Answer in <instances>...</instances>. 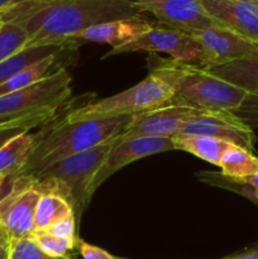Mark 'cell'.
I'll return each mask as SVG.
<instances>
[{
	"label": "cell",
	"instance_id": "6da1fadb",
	"mask_svg": "<svg viewBox=\"0 0 258 259\" xmlns=\"http://www.w3.org/2000/svg\"><path fill=\"white\" fill-rule=\"evenodd\" d=\"M142 15L132 0H28L2 13L4 22L22 25L29 35L25 47L63 45L77 47L71 38L101 23Z\"/></svg>",
	"mask_w": 258,
	"mask_h": 259
},
{
	"label": "cell",
	"instance_id": "7a4b0ae2",
	"mask_svg": "<svg viewBox=\"0 0 258 259\" xmlns=\"http://www.w3.org/2000/svg\"><path fill=\"white\" fill-rule=\"evenodd\" d=\"M138 115H116L101 119L67 121L48 125L29 162L19 175L33 176L50 164L72 154L88 151L120 136Z\"/></svg>",
	"mask_w": 258,
	"mask_h": 259
},
{
	"label": "cell",
	"instance_id": "3957f363",
	"mask_svg": "<svg viewBox=\"0 0 258 259\" xmlns=\"http://www.w3.org/2000/svg\"><path fill=\"white\" fill-rule=\"evenodd\" d=\"M174 88L171 105L187 106L204 113L235 111L248 94L242 89L211 75L204 68L186 66L169 60L154 66Z\"/></svg>",
	"mask_w": 258,
	"mask_h": 259
},
{
	"label": "cell",
	"instance_id": "277c9868",
	"mask_svg": "<svg viewBox=\"0 0 258 259\" xmlns=\"http://www.w3.org/2000/svg\"><path fill=\"white\" fill-rule=\"evenodd\" d=\"M118 137L111 138L94 148L61 159L33 175L45 191H56L62 195L73 207L76 218L90 202L91 184L96 172L111 151Z\"/></svg>",
	"mask_w": 258,
	"mask_h": 259
},
{
	"label": "cell",
	"instance_id": "5b68a950",
	"mask_svg": "<svg viewBox=\"0 0 258 259\" xmlns=\"http://www.w3.org/2000/svg\"><path fill=\"white\" fill-rule=\"evenodd\" d=\"M174 88L163 73L152 67L144 80L128 90L99 100H91L72 109L63 119L67 121L101 119L116 115H139L171 105Z\"/></svg>",
	"mask_w": 258,
	"mask_h": 259
},
{
	"label": "cell",
	"instance_id": "8992f818",
	"mask_svg": "<svg viewBox=\"0 0 258 259\" xmlns=\"http://www.w3.org/2000/svg\"><path fill=\"white\" fill-rule=\"evenodd\" d=\"M71 75L60 67L43 80L0 96V121L24 120L38 126L56 115L71 96Z\"/></svg>",
	"mask_w": 258,
	"mask_h": 259
},
{
	"label": "cell",
	"instance_id": "52a82bcc",
	"mask_svg": "<svg viewBox=\"0 0 258 259\" xmlns=\"http://www.w3.org/2000/svg\"><path fill=\"white\" fill-rule=\"evenodd\" d=\"M132 52L166 53L172 61L182 65L200 68L212 66L211 58L192 35L163 25H153L148 32L139 35L132 42L109 51L103 58Z\"/></svg>",
	"mask_w": 258,
	"mask_h": 259
},
{
	"label": "cell",
	"instance_id": "ba28073f",
	"mask_svg": "<svg viewBox=\"0 0 258 259\" xmlns=\"http://www.w3.org/2000/svg\"><path fill=\"white\" fill-rule=\"evenodd\" d=\"M43 192L45 190L34 177L18 175L14 189L0 206V224L7 230L9 239L33 234L35 209Z\"/></svg>",
	"mask_w": 258,
	"mask_h": 259
},
{
	"label": "cell",
	"instance_id": "9c48e42d",
	"mask_svg": "<svg viewBox=\"0 0 258 259\" xmlns=\"http://www.w3.org/2000/svg\"><path fill=\"white\" fill-rule=\"evenodd\" d=\"M142 13L148 12L161 25L194 34L215 25L200 0H132Z\"/></svg>",
	"mask_w": 258,
	"mask_h": 259
},
{
	"label": "cell",
	"instance_id": "30bf717a",
	"mask_svg": "<svg viewBox=\"0 0 258 259\" xmlns=\"http://www.w3.org/2000/svg\"><path fill=\"white\" fill-rule=\"evenodd\" d=\"M180 133L211 137L242 147L249 152L254 151L257 139L253 129L232 111L200 113L199 115L190 119Z\"/></svg>",
	"mask_w": 258,
	"mask_h": 259
},
{
	"label": "cell",
	"instance_id": "8fae6325",
	"mask_svg": "<svg viewBox=\"0 0 258 259\" xmlns=\"http://www.w3.org/2000/svg\"><path fill=\"white\" fill-rule=\"evenodd\" d=\"M204 111L187 106L168 105L148 113L139 114L133 123L119 136L120 141L133 138H172L182 131L185 124Z\"/></svg>",
	"mask_w": 258,
	"mask_h": 259
},
{
	"label": "cell",
	"instance_id": "7c38bea8",
	"mask_svg": "<svg viewBox=\"0 0 258 259\" xmlns=\"http://www.w3.org/2000/svg\"><path fill=\"white\" fill-rule=\"evenodd\" d=\"M168 151H175L171 138L144 137V138L120 141L118 136V142L109 152L106 158L104 159L103 164L94 177L90 189L91 194H94L99 189V186H101L103 182L106 181L111 175L125 167L126 164L133 163L137 159L144 158V157L152 156V154L163 153V152Z\"/></svg>",
	"mask_w": 258,
	"mask_h": 259
},
{
	"label": "cell",
	"instance_id": "4fadbf2b",
	"mask_svg": "<svg viewBox=\"0 0 258 259\" xmlns=\"http://www.w3.org/2000/svg\"><path fill=\"white\" fill-rule=\"evenodd\" d=\"M217 24L258 45V5L244 0H200Z\"/></svg>",
	"mask_w": 258,
	"mask_h": 259
},
{
	"label": "cell",
	"instance_id": "5bb4252c",
	"mask_svg": "<svg viewBox=\"0 0 258 259\" xmlns=\"http://www.w3.org/2000/svg\"><path fill=\"white\" fill-rule=\"evenodd\" d=\"M190 35L206 51L211 58L212 66L230 62L258 51L257 43L219 24L211 25Z\"/></svg>",
	"mask_w": 258,
	"mask_h": 259
},
{
	"label": "cell",
	"instance_id": "9a60e30c",
	"mask_svg": "<svg viewBox=\"0 0 258 259\" xmlns=\"http://www.w3.org/2000/svg\"><path fill=\"white\" fill-rule=\"evenodd\" d=\"M152 27L153 24L151 22L144 19L142 15H138V17L118 19L94 25V27L81 30L80 33L73 35L71 38V42L76 43V45H80V42L110 45L113 50H115V48L132 42L139 35L144 34Z\"/></svg>",
	"mask_w": 258,
	"mask_h": 259
},
{
	"label": "cell",
	"instance_id": "2e32d148",
	"mask_svg": "<svg viewBox=\"0 0 258 259\" xmlns=\"http://www.w3.org/2000/svg\"><path fill=\"white\" fill-rule=\"evenodd\" d=\"M47 129L43 128L37 133L23 132L9 139L0 148V175L4 177L18 176L29 162Z\"/></svg>",
	"mask_w": 258,
	"mask_h": 259
},
{
	"label": "cell",
	"instance_id": "e0dca14e",
	"mask_svg": "<svg viewBox=\"0 0 258 259\" xmlns=\"http://www.w3.org/2000/svg\"><path fill=\"white\" fill-rule=\"evenodd\" d=\"M211 75L258 98V51L238 60L204 68Z\"/></svg>",
	"mask_w": 258,
	"mask_h": 259
},
{
	"label": "cell",
	"instance_id": "ac0fdd59",
	"mask_svg": "<svg viewBox=\"0 0 258 259\" xmlns=\"http://www.w3.org/2000/svg\"><path fill=\"white\" fill-rule=\"evenodd\" d=\"M171 139L175 151H185L218 167L220 166L223 154L230 146L228 142L205 136H190V134L179 133Z\"/></svg>",
	"mask_w": 258,
	"mask_h": 259
},
{
	"label": "cell",
	"instance_id": "d6986e66",
	"mask_svg": "<svg viewBox=\"0 0 258 259\" xmlns=\"http://www.w3.org/2000/svg\"><path fill=\"white\" fill-rule=\"evenodd\" d=\"M71 48L76 47L63 45H43L24 47L19 52L0 62V85L7 82L13 76H15L18 72L24 70L32 63L43 60L51 55H55V53H60L65 50H71Z\"/></svg>",
	"mask_w": 258,
	"mask_h": 259
},
{
	"label": "cell",
	"instance_id": "ffe728a7",
	"mask_svg": "<svg viewBox=\"0 0 258 259\" xmlns=\"http://www.w3.org/2000/svg\"><path fill=\"white\" fill-rule=\"evenodd\" d=\"M72 215H75L72 205L62 195L56 191H45L35 209L34 232L47 230Z\"/></svg>",
	"mask_w": 258,
	"mask_h": 259
},
{
	"label": "cell",
	"instance_id": "44dd1931",
	"mask_svg": "<svg viewBox=\"0 0 258 259\" xmlns=\"http://www.w3.org/2000/svg\"><path fill=\"white\" fill-rule=\"evenodd\" d=\"M60 53H55V55H51L48 57L43 58V60L32 63L30 66L25 67L24 70L18 72L15 76H13L7 82L0 85V96H4L7 94L28 88V86L33 85V83L47 77L50 73L53 72V71L51 72L52 68H55V70L56 68H60L58 66H56Z\"/></svg>",
	"mask_w": 258,
	"mask_h": 259
},
{
	"label": "cell",
	"instance_id": "7402d4cb",
	"mask_svg": "<svg viewBox=\"0 0 258 259\" xmlns=\"http://www.w3.org/2000/svg\"><path fill=\"white\" fill-rule=\"evenodd\" d=\"M222 174L232 179H245L258 171V157L242 147L230 144L220 161Z\"/></svg>",
	"mask_w": 258,
	"mask_h": 259
},
{
	"label": "cell",
	"instance_id": "603a6c76",
	"mask_svg": "<svg viewBox=\"0 0 258 259\" xmlns=\"http://www.w3.org/2000/svg\"><path fill=\"white\" fill-rule=\"evenodd\" d=\"M28 32L20 24L5 22L0 28V62L15 55L27 46Z\"/></svg>",
	"mask_w": 258,
	"mask_h": 259
},
{
	"label": "cell",
	"instance_id": "cb8c5ba5",
	"mask_svg": "<svg viewBox=\"0 0 258 259\" xmlns=\"http://www.w3.org/2000/svg\"><path fill=\"white\" fill-rule=\"evenodd\" d=\"M28 238L34 240L40 249L52 257H70L68 253L78 244V239H63L47 232H34Z\"/></svg>",
	"mask_w": 258,
	"mask_h": 259
},
{
	"label": "cell",
	"instance_id": "d4e9b609",
	"mask_svg": "<svg viewBox=\"0 0 258 259\" xmlns=\"http://www.w3.org/2000/svg\"><path fill=\"white\" fill-rule=\"evenodd\" d=\"M9 259H71L70 257H52L40 249L30 238L9 239Z\"/></svg>",
	"mask_w": 258,
	"mask_h": 259
},
{
	"label": "cell",
	"instance_id": "484cf974",
	"mask_svg": "<svg viewBox=\"0 0 258 259\" xmlns=\"http://www.w3.org/2000/svg\"><path fill=\"white\" fill-rule=\"evenodd\" d=\"M242 121L250 128H258V98L248 95L239 109L233 111Z\"/></svg>",
	"mask_w": 258,
	"mask_h": 259
},
{
	"label": "cell",
	"instance_id": "4316f807",
	"mask_svg": "<svg viewBox=\"0 0 258 259\" xmlns=\"http://www.w3.org/2000/svg\"><path fill=\"white\" fill-rule=\"evenodd\" d=\"M34 128L30 123L24 120H7V121H0V148L7 143L9 139L13 137L18 136V134L23 133V132H28L29 129Z\"/></svg>",
	"mask_w": 258,
	"mask_h": 259
},
{
	"label": "cell",
	"instance_id": "83f0119b",
	"mask_svg": "<svg viewBox=\"0 0 258 259\" xmlns=\"http://www.w3.org/2000/svg\"><path fill=\"white\" fill-rule=\"evenodd\" d=\"M43 232H47L55 237L63 238V239H77V237H76V215H72V217L62 220V222L52 225Z\"/></svg>",
	"mask_w": 258,
	"mask_h": 259
},
{
	"label": "cell",
	"instance_id": "f1b7e54d",
	"mask_svg": "<svg viewBox=\"0 0 258 259\" xmlns=\"http://www.w3.org/2000/svg\"><path fill=\"white\" fill-rule=\"evenodd\" d=\"M78 250L82 259H121L115 257V255L110 254L106 252L103 248H99L96 245L89 244V243L83 242V240H78Z\"/></svg>",
	"mask_w": 258,
	"mask_h": 259
},
{
	"label": "cell",
	"instance_id": "f546056e",
	"mask_svg": "<svg viewBox=\"0 0 258 259\" xmlns=\"http://www.w3.org/2000/svg\"><path fill=\"white\" fill-rule=\"evenodd\" d=\"M15 180H17V176L0 177V206H2L4 200L9 196V194L13 191V189H14Z\"/></svg>",
	"mask_w": 258,
	"mask_h": 259
},
{
	"label": "cell",
	"instance_id": "4dcf8cb0",
	"mask_svg": "<svg viewBox=\"0 0 258 259\" xmlns=\"http://www.w3.org/2000/svg\"><path fill=\"white\" fill-rule=\"evenodd\" d=\"M224 259H258V247L254 248V249L247 250V252L230 255V257H227Z\"/></svg>",
	"mask_w": 258,
	"mask_h": 259
},
{
	"label": "cell",
	"instance_id": "1f68e13d",
	"mask_svg": "<svg viewBox=\"0 0 258 259\" xmlns=\"http://www.w3.org/2000/svg\"><path fill=\"white\" fill-rule=\"evenodd\" d=\"M24 2H28V0H0V14Z\"/></svg>",
	"mask_w": 258,
	"mask_h": 259
},
{
	"label": "cell",
	"instance_id": "d6a6232c",
	"mask_svg": "<svg viewBox=\"0 0 258 259\" xmlns=\"http://www.w3.org/2000/svg\"><path fill=\"white\" fill-rule=\"evenodd\" d=\"M245 182L247 185H249L253 190L258 194V171L255 174L250 175V176L245 177V179H240Z\"/></svg>",
	"mask_w": 258,
	"mask_h": 259
},
{
	"label": "cell",
	"instance_id": "836d02e7",
	"mask_svg": "<svg viewBox=\"0 0 258 259\" xmlns=\"http://www.w3.org/2000/svg\"><path fill=\"white\" fill-rule=\"evenodd\" d=\"M0 259H9V240L0 243Z\"/></svg>",
	"mask_w": 258,
	"mask_h": 259
},
{
	"label": "cell",
	"instance_id": "e575fe53",
	"mask_svg": "<svg viewBox=\"0 0 258 259\" xmlns=\"http://www.w3.org/2000/svg\"><path fill=\"white\" fill-rule=\"evenodd\" d=\"M7 240H9V237H8L7 230H5L4 227H3V225L0 224V243L7 242Z\"/></svg>",
	"mask_w": 258,
	"mask_h": 259
},
{
	"label": "cell",
	"instance_id": "d590c367",
	"mask_svg": "<svg viewBox=\"0 0 258 259\" xmlns=\"http://www.w3.org/2000/svg\"><path fill=\"white\" fill-rule=\"evenodd\" d=\"M249 201H252L253 204H255V205H257V206H258V194H257V195H254V196L250 197Z\"/></svg>",
	"mask_w": 258,
	"mask_h": 259
},
{
	"label": "cell",
	"instance_id": "8d00e7d4",
	"mask_svg": "<svg viewBox=\"0 0 258 259\" xmlns=\"http://www.w3.org/2000/svg\"><path fill=\"white\" fill-rule=\"evenodd\" d=\"M244 2H249V3H254V4L258 5V0H244Z\"/></svg>",
	"mask_w": 258,
	"mask_h": 259
},
{
	"label": "cell",
	"instance_id": "74e56055",
	"mask_svg": "<svg viewBox=\"0 0 258 259\" xmlns=\"http://www.w3.org/2000/svg\"><path fill=\"white\" fill-rule=\"evenodd\" d=\"M4 23H5V22H4V20L2 19V17H0V28L3 27V24H4Z\"/></svg>",
	"mask_w": 258,
	"mask_h": 259
},
{
	"label": "cell",
	"instance_id": "f35d334b",
	"mask_svg": "<svg viewBox=\"0 0 258 259\" xmlns=\"http://www.w3.org/2000/svg\"><path fill=\"white\" fill-rule=\"evenodd\" d=\"M0 177H3V176H2V175H0Z\"/></svg>",
	"mask_w": 258,
	"mask_h": 259
}]
</instances>
